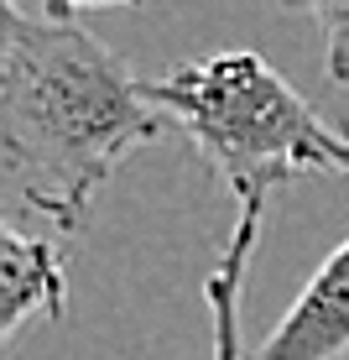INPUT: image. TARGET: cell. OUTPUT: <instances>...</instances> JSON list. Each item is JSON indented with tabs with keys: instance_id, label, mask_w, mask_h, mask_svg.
<instances>
[{
	"instance_id": "6da1fadb",
	"label": "cell",
	"mask_w": 349,
	"mask_h": 360,
	"mask_svg": "<svg viewBox=\"0 0 349 360\" xmlns=\"http://www.w3.org/2000/svg\"><path fill=\"white\" fill-rule=\"evenodd\" d=\"M167 115L94 32L0 6V167L21 209L73 235L94 193Z\"/></svg>"
},
{
	"instance_id": "7a4b0ae2",
	"label": "cell",
	"mask_w": 349,
	"mask_h": 360,
	"mask_svg": "<svg viewBox=\"0 0 349 360\" xmlns=\"http://www.w3.org/2000/svg\"><path fill=\"white\" fill-rule=\"evenodd\" d=\"M146 99L188 131L193 152L240 204H266L303 172L349 183V136L318 115L261 53H214L146 79Z\"/></svg>"
},
{
	"instance_id": "3957f363",
	"label": "cell",
	"mask_w": 349,
	"mask_h": 360,
	"mask_svg": "<svg viewBox=\"0 0 349 360\" xmlns=\"http://www.w3.org/2000/svg\"><path fill=\"white\" fill-rule=\"evenodd\" d=\"M349 355V240L323 262L282 324L251 360H339Z\"/></svg>"
},
{
	"instance_id": "277c9868",
	"label": "cell",
	"mask_w": 349,
	"mask_h": 360,
	"mask_svg": "<svg viewBox=\"0 0 349 360\" xmlns=\"http://www.w3.org/2000/svg\"><path fill=\"white\" fill-rule=\"evenodd\" d=\"M32 314H68V266L53 240H32L21 230H0V334H16Z\"/></svg>"
},
{
	"instance_id": "5b68a950",
	"label": "cell",
	"mask_w": 349,
	"mask_h": 360,
	"mask_svg": "<svg viewBox=\"0 0 349 360\" xmlns=\"http://www.w3.org/2000/svg\"><path fill=\"white\" fill-rule=\"evenodd\" d=\"M261 214H266V204H240L230 245L214 262V271L204 277V303H209V324H214V360H245L240 292H245V271H251V256H256V240H261Z\"/></svg>"
},
{
	"instance_id": "8992f818",
	"label": "cell",
	"mask_w": 349,
	"mask_h": 360,
	"mask_svg": "<svg viewBox=\"0 0 349 360\" xmlns=\"http://www.w3.org/2000/svg\"><path fill=\"white\" fill-rule=\"evenodd\" d=\"M323 32V73L349 89V0H297Z\"/></svg>"
},
{
	"instance_id": "52a82bcc",
	"label": "cell",
	"mask_w": 349,
	"mask_h": 360,
	"mask_svg": "<svg viewBox=\"0 0 349 360\" xmlns=\"http://www.w3.org/2000/svg\"><path fill=\"white\" fill-rule=\"evenodd\" d=\"M21 6V0H16ZM37 16H53V21H73L79 11H136L141 0H37Z\"/></svg>"
}]
</instances>
